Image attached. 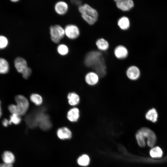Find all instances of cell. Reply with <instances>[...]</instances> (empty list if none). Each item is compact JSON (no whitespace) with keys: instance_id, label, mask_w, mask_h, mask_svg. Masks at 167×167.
<instances>
[{"instance_id":"obj_1","label":"cell","mask_w":167,"mask_h":167,"mask_svg":"<svg viewBox=\"0 0 167 167\" xmlns=\"http://www.w3.org/2000/svg\"><path fill=\"white\" fill-rule=\"evenodd\" d=\"M135 136L138 145L141 147L145 146L146 139H147L149 147L153 148L156 144V135L152 130L148 128L144 127L139 129L136 133Z\"/></svg>"},{"instance_id":"obj_2","label":"cell","mask_w":167,"mask_h":167,"mask_svg":"<svg viewBox=\"0 0 167 167\" xmlns=\"http://www.w3.org/2000/svg\"><path fill=\"white\" fill-rule=\"evenodd\" d=\"M84 2L83 4L78 7V11L82 19L86 23L90 25H93L98 19V12L89 5Z\"/></svg>"},{"instance_id":"obj_3","label":"cell","mask_w":167,"mask_h":167,"mask_svg":"<svg viewBox=\"0 0 167 167\" xmlns=\"http://www.w3.org/2000/svg\"><path fill=\"white\" fill-rule=\"evenodd\" d=\"M16 105L11 104L9 110L11 114H15L20 116L23 115L27 111L29 103L28 99L24 96L17 95L15 98Z\"/></svg>"},{"instance_id":"obj_4","label":"cell","mask_w":167,"mask_h":167,"mask_svg":"<svg viewBox=\"0 0 167 167\" xmlns=\"http://www.w3.org/2000/svg\"><path fill=\"white\" fill-rule=\"evenodd\" d=\"M35 120L40 128L46 131L52 126V123L48 115L45 113L44 109H41L34 113Z\"/></svg>"},{"instance_id":"obj_5","label":"cell","mask_w":167,"mask_h":167,"mask_svg":"<svg viewBox=\"0 0 167 167\" xmlns=\"http://www.w3.org/2000/svg\"><path fill=\"white\" fill-rule=\"evenodd\" d=\"M49 32L51 41L56 44L59 43L65 35L64 28L59 25L50 26Z\"/></svg>"},{"instance_id":"obj_6","label":"cell","mask_w":167,"mask_h":167,"mask_svg":"<svg viewBox=\"0 0 167 167\" xmlns=\"http://www.w3.org/2000/svg\"><path fill=\"white\" fill-rule=\"evenodd\" d=\"M64 29L65 35L70 39L75 40L80 36V29L76 24H68L66 26Z\"/></svg>"},{"instance_id":"obj_7","label":"cell","mask_w":167,"mask_h":167,"mask_svg":"<svg viewBox=\"0 0 167 167\" xmlns=\"http://www.w3.org/2000/svg\"><path fill=\"white\" fill-rule=\"evenodd\" d=\"M127 78L131 81H135L138 79L140 75V71L137 66L132 65L129 66L126 72Z\"/></svg>"},{"instance_id":"obj_8","label":"cell","mask_w":167,"mask_h":167,"mask_svg":"<svg viewBox=\"0 0 167 167\" xmlns=\"http://www.w3.org/2000/svg\"><path fill=\"white\" fill-rule=\"evenodd\" d=\"M100 77L96 72L90 71L88 72L84 76V80L88 85L94 86L99 83Z\"/></svg>"},{"instance_id":"obj_9","label":"cell","mask_w":167,"mask_h":167,"mask_svg":"<svg viewBox=\"0 0 167 167\" xmlns=\"http://www.w3.org/2000/svg\"><path fill=\"white\" fill-rule=\"evenodd\" d=\"M117 7L123 12L130 11L134 7L135 3L133 0H114Z\"/></svg>"},{"instance_id":"obj_10","label":"cell","mask_w":167,"mask_h":167,"mask_svg":"<svg viewBox=\"0 0 167 167\" xmlns=\"http://www.w3.org/2000/svg\"><path fill=\"white\" fill-rule=\"evenodd\" d=\"M114 53L117 58L123 60L126 59L128 56V51L124 45H119L115 48Z\"/></svg>"},{"instance_id":"obj_11","label":"cell","mask_w":167,"mask_h":167,"mask_svg":"<svg viewBox=\"0 0 167 167\" xmlns=\"http://www.w3.org/2000/svg\"><path fill=\"white\" fill-rule=\"evenodd\" d=\"M14 64L17 71L21 73L28 67L26 60L20 57H17L15 59Z\"/></svg>"},{"instance_id":"obj_12","label":"cell","mask_w":167,"mask_h":167,"mask_svg":"<svg viewBox=\"0 0 167 167\" xmlns=\"http://www.w3.org/2000/svg\"><path fill=\"white\" fill-rule=\"evenodd\" d=\"M68 119L72 122H77L80 117V111L79 108L74 107L71 109L67 114Z\"/></svg>"},{"instance_id":"obj_13","label":"cell","mask_w":167,"mask_h":167,"mask_svg":"<svg viewBox=\"0 0 167 167\" xmlns=\"http://www.w3.org/2000/svg\"><path fill=\"white\" fill-rule=\"evenodd\" d=\"M54 10L58 14L63 15L66 14L68 10V5L65 2L59 1L57 2L54 5Z\"/></svg>"},{"instance_id":"obj_14","label":"cell","mask_w":167,"mask_h":167,"mask_svg":"<svg viewBox=\"0 0 167 167\" xmlns=\"http://www.w3.org/2000/svg\"><path fill=\"white\" fill-rule=\"evenodd\" d=\"M117 24L119 28L122 30H126L128 29L130 27V21L128 17L123 15L118 19Z\"/></svg>"},{"instance_id":"obj_15","label":"cell","mask_w":167,"mask_h":167,"mask_svg":"<svg viewBox=\"0 0 167 167\" xmlns=\"http://www.w3.org/2000/svg\"><path fill=\"white\" fill-rule=\"evenodd\" d=\"M67 98L69 105L74 106L79 105L81 100L80 97L79 95L75 92L69 93L67 96Z\"/></svg>"},{"instance_id":"obj_16","label":"cell","mask_w":167,"mask_h":167,"mask_svg":"<svg viewBox=\"0 0 167 167\" xmlns=\"http://www.w3.org/2000/svg\"><path fill=\"white\" fill-rule=\"evenodd\" d=\"M58 137L62 139H68L71 138L72 133L67 128L63 127L59 128L57 131Z\"/></svg>"},{"instance_id":"obj_17","label":"cell","mask_w":167,"mask_h":167,"mask_svg":"<svg viewBox=\"0 0 167 167\" xmlns=\"http://www.w3.org/2000/svg\"><path fill=\"white\" fill-rule=\"evenodd\" d=\"M96 45L97 49L102 52L107 51L109 47L108 41L103 38L97 39L96 42Z\"/></svg>"},{"instance_id":"obj_18","label":"cell","mask_w":167,"mask_h":167,"mask_svg":"<svg viewBox=\"0 0 167 167\" xmlns=\"http://www.w3.org/2000/svg\"><path fill=\"white\" fill-rule=\"evenodd\" d=\"M2 159L3 163L8 164H12L15 161L13 154L10 151H4L2 155Z\"/></svg>"},{"instance_id":"obj_19","label":"cell","mask_w":167,"mask_h":167,"mask_svg":"<svg viewBox=\"0 0 167 167\" xmlns=\"http://www.w3.org/2000/svg\"><path fill=\"white\" fill-rule=\"evenodd\" d=\"M146 119L153 122H156L157 120L158 113L156 109L152 108L149 110L145 114Z\"/></svg>"},{"instance_id":"obj_20","label":"cell","mask_w":167,"mask_h":167,"mask_svg":"<svg viewBox=\"0 0 167 167\" xmlns=\"http://www.w3.org/2000/svg\"><path fill=\"white\" fill-rule=\"evenodd\" d=\"M9 70V66L8 61L5 58H0V74H6Z\"/></svg>"},{"instance_id":"obj_21","label":"cell","mask_w":167,"mask_h":167,"mask_svg":"<svg viewBox=\"0 0 167 167\" xmlns=\"http://www.w3.org/2000/svg\"><path fill=\"white\" fill-rule=\"evenodd\" d=\"M90 159L89 156L86 154H83L80 156L77 160V163L80 166H86L90 163Z\"/></svg>"},{"instance_id":"obj_22","label":"cell","mask_w":167,"mask_h":167,"mask_svg":"<svg viewBox=\"0 0 167 167\" xmlns=\"http://www.w3.org/2000/svg\"><path fill=\"white\" fill-rule=\"evenodd\" d=\"M150 156L153 158H159L162 156L163 152L159 147H153L150 151Z\"/></svg>"},{"instance_id":"obj_23","label":"cell","mask_w":167,"mask_h":167,"mask_svg":"<svg viewBox=\"0 0 167 167\" xmlns=\"http://www.w3.org/2000/svg\"><path fill=\"white\" fill-rule=\"evenodd\" d=\"M30 99L32 102L37 105H40L43 101L42 97L40 95L36 93L31 95Z\"/></svg>"},{"instance_id":"obj_24","label":"cell","mask_w":167,"mask_h":167,"mask_svg":"<svg viewBox=\"0 0 167 167\" xmlns=\"http://www.w3.org/2000/svg\"><path fill=\"white\" fill-rule=\"evenodd\" d=\"M57 51L60 55L65 56L68 54L69 52V49L66 45L61 44L58 46Z\"/></svg>"},{"instance_id":"obj_25","label":"cell","mask_w":167,"mask_h":167,"mask_svg":"<svg viewBox=\"0 0 167 167\" xmlns=\"http://www.w3.org/2000/svg\"><path fill=\"white\" fill-rule=\"evenodd\" d=\"M9 121L10 125L11 124L17 125L21 122V118L20 116L18 115L13 114L10 116Z\"/></svg>"},{"instance_id":"obj_26","label":"cell","mask_w":167,"mask_h":167,"mask_svg":"<svg viewBox=\"0 0 167 167\" xmlns=\"http://www.w3.org/2000/svg\"><path fill=\"white\" fill-rule=\"evenodd\" d=\"M8 43L7 38L4 36L0 35V49H3L6 48Z\"/></svg>"},{"instance_id":"obj_27","label":"cell","mask_w":167,"mask_h":167,"mask_svg":"<svg viewBox=\"0 0 167 167\" xmlns=\"http://www.w3.org/2000/svg\"><path fill=\"white\" fill-rule=\"evenodd\" d=\"M31 69L28 67L22 73L23 77L25 79H28L31 74Z\"/></svg>"},{"instance_id":"obj_28","label":"cell","mask_w":167,"mask_h":167,"mask_svg":"<svg viewBox=\"0 0 167 167\" xmlns=\"http://www.w3.org/2000/svg\"><path fill=\"white\" fill-rule=\"evenodd\" d=\"M70 2L72 5L77 6L78 7L84 3V1L80 0H71Z\"/></svg>"},{"instance_id":"obj_29","label":"cell","mask_w":167,"mask_h":167,"mask_svg":"<svg viewBox=\"0 0 167 167\" xmlns=\"http://www.w3.org/2000/svg\"><path fill=\"white\" fill-rule=\"evenodd\" d=\"M2 123L3 126L5 127H7L8 125H10L9 120L6 118H5L3 120Z\"/></svg>"},{"instance_id":"obj_30","label":"cell","mask_w":167,"mask_h":167,"mask_svg":"<svg viewBox=\"0 0 167 167\" xmlns=\"http://www.w3.org/2000/svg\"><path fill=\"white\" fill-rule=\"evenodd\" d=\"M12 164H8L4 163L0 164V167H12Z\"/></svg>"},{"instance_id":"obj_31","label":"cell","mask_w":167,"mask_h":167,"mask_svg":"<svg viewBox=\"0 0 167 167\" xmlns=\"http://www.w3.org/2000/svg\"><path fill=\"white\" fill-rule=\"evenodd\" d=\"M2 110L1 107V101H0V118L2 116Z\"/></svg>"},{"instance_id":"obj_32","label":"cell","mask_w":167,"mask_h":167,"mask_svg":"<svg viewBox=\"0 0 167 167\" xmlns=\"http://www.w3.org/2000/svg\"><path fill=\"white\" fill-rule=\"evenodd\" d=\"M19 0H11V1L12 2H18Z\"/></svg>"}]
</instances>
